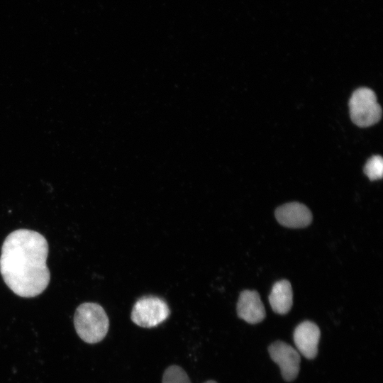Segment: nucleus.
Instances as JSON below:
<instances>
[{
  "label": "nucleus",
  "instance_id": "423d86ee",
  "mask_svg": "<svg viewBox=\"0 0 383 383\" xmlns=\"http://www.w3.org/2000/svg\"><path fill=\"white\" fill-rule=\"evenodd\" d=\"M321 332L318 326L309 321L299 324L294 332L297 351L307 359H313L318 353Z\"/></svg>",
  "mask_w": 383,
  "mask_h": 383
},
{
  "label": "nucleus",
  "instance_id": "7ed1b4c3",
  "mask_svg": "<svg viewBox=\"0 0 383 383\" xmlns=\"http://www.w3.org/2000/svg\"><path fill=\"white\" fill-rule=\"evenodd\" d=\"M349 109L353 122L360 127L372 126L382 117V109L376 95L369 88H359L353 93Z\"/></svg>",
  "mask_w": 383,
  "mask_h": 383
},
{
  "label": "nucleus",
  "instance_id": "6e6552de",
  "mask_svg": "<svg viewBox=\"0 0 383 383\" xmlns=\"http://www.w3.org/2000/svg\"><path fill=\"white\" fill-rule=\"evenodd\" d=\"M238 316L246 322L255 324L265 317V309L256 291L245 290L239 296L237 304Z\"/></svg>",
  "mask_w": 383,
  "mask_h": 383
},
{
  "label": "nucleus",
  "instance_id": "1a4fd4ad",
  "mask_svg": "<svg viewBox=\"0 0 383 383\" xmlns=\"http://www.w3.org/2000/svg\"><path fill=\"white\" fill-rule=\"evenodd\" d=\"M269 301L275 313L279 314L288 313L293 303V293L290 282L285 279L277 282L272 288Z\"/></svg>",
  "mask_w": 383,
  "mask_h": 383
},
{
  "label": "nucleus",
  "instance_id": "39448f33",
  "mask_svg": "<svg viewBox=\"0 0 383 383\" xmlns=\"http://www.w3.org/2000/svg\"><path fill=\"white\" fill-rule=\"evenodd\" d=\"M268 350L272 360L279 365L283 378L287 382L294 380L299 371V353L289 344L279 340L272 343Z\"/></svg>",
  "mask_w": 383,
  "mask_h": 383
},
{
  "label": "nucleus",
  "instance_id": "f03ea898",
  "mask_svg": "<svg viewBox=\"0 0 383 383\" xmlns=\"http://www.w3.org/2000/svg\"><path fill=\"white\" fill-rule=\"evenodd\" d=\"M74 324L79 338L91 344L104 338L109 331V320L101 306L85 302L77 308Z\"/></svg>",
  "mask_w": 383,
  "mask_h": 383
},
{
  "label": "nucleus",
  "instance_id": "9b49d317",
  "mask_svg": "<svg viewBox=\"0 0 383 383\" xmlns=\"http://www.w3.org/2000/svg\"><path fill=\"white\" fill-rule=\"evenodd\" d=\"M364 172L370 180L381 179L383 174V160L382 157L374 155L370 158L365 165Z\"/></svg>",
  "mask_w": 383,
  "mask_h": 383
},
{
  "label": "nucleus",
  "instance_id": "9d476101",
  "mask_svg": "<svg viewBox=\"0 0 383 383\" xmlns=\"http://www.w3.org/2000/svg\"><path fill=\"white\" fill-rule=\"evenodd\" d=\"M162 383H191L186 372L179 366L171 365L162 376Z\"/></svg>",
  "mask_w": 383,
  "mask_h": 383
},
{
  "label": "nucleus",
  "instance_id": "20e7f679",
  "mask_svg": "<svg viewBox=\"0 0 383 383\" xmlns=\"http://www.w3.org/2000/svg\"><path fill=\"white\" fill-rule=\"evenodd\" d=\"M170 315L167 303L155 296H145L134 304L131 318L132 321L143 328H153L165 321Z\"/></svg>",
  "mask_w": 383,
  "mask_h": 383
},
{
  "label": "nucleus",
  "instance_id": "0eeeda50",
  "mask_svg": "<svg viewBox=\"0 0 383 383\" xmlns=\"http://www.w3.org/2000/svg\"><path fill=\"white\" fill-rule=\"evenodd\" d=\"M275 216L281 225L292 228L306 227L312 221L310 210L298 202L287 203L279 206L275 211Z\"/></svg>",
  "mask_w": 383,
  "mask_h": 383
},
{
  "label": "nucleus",
  "instance_id": "f257e3e1",
  "mask_svg": "<svg viewBox=\"0 0 383 383\" xmlns=\"http://www.w3.org/2000/svg\"><path fill=\"white\" fill-rule=\"evenodd\" d=\"M48 255L47 240L38 232L18 229L9 234L0 256V272L7 287L21 297L40 294L50 279Z\"/></svg>",
  "mask_w": 383,
  "mask_h": 383
},
{
  "label": "nucleus",
  "instance_id": "f8f14e48",
  "mask_svg": "<svg viewBox=\"0 0 383 383\" xmlns=\"http://www.w3.org/2000/svg\"><path fill=\"white\" fill-rule=\"evenodd\" d=\"M204 383H217V382L213 380H209V381L205 382Z\"/></svg>",
  "mask_w": 383,
  "mask_h": 383
}]
</instances>
